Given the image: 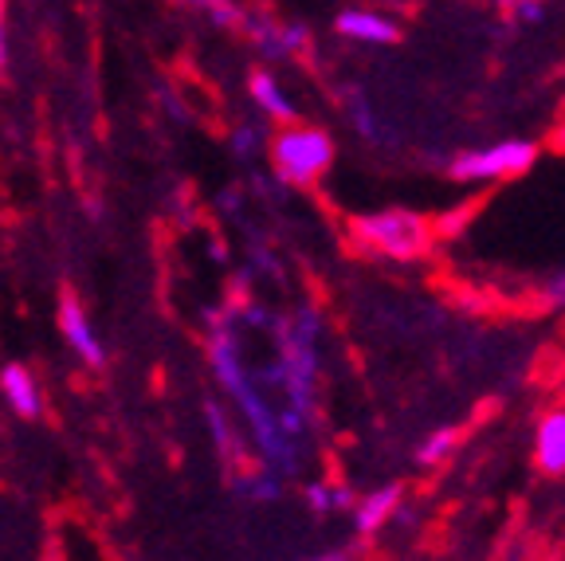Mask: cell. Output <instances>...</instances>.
<instances>
[{
	"label": "cell",
	"instance_id": "16",
	"mask_svg": "<svg viewBox=\"0 0 565 561\" xmlns=\"http://www.w3.org/2000/svg\"><path fill=\"white\" fill-rule=\"evenodd\" d=\"M256 134H259V130H247V126H244V130H236V138H232V146H236L239 158H247V154H252V149L259 146Z\"/></svg>",
	"mask_w": 565,
	"mask_h": 561
},
{
	"label": "cell",
	"instance_id": "18",
	"mask_svg": "<svg viewBox=\"0 0 565 561\" xmlns=\"http://www.w3.org/2000/svg\"><path fill=\"white\" fill-rule=\"evenodd\" d=\"M550 149H557V154H565V118L554 126V134H550Z\"/></svg>",
	"mask_w": 565,
	"mask_h": 561
},
{
	"label": "cell",
	"instance_id": "9",
	"mask_svg": "<svg viewBox=\"0 0 565 561\" xmlns=\"http://www.w3.org/2000/svg\"><path fill=\"white\" fill-rule=\"evenodd\" d=\"M0 389H4V396H9L12 413L17 416H24V421L40 416V389H35V378L24 366H4V373H0Z\"/></svg>",
	"mask_w": 565,
	"mask_h": 561
},
{
	"label": "cell",
	"instance_id": "1",
	"mask_svg": "<svg viewBox=\"0 0 565 561\" xmlns=\"http://www.w3.org/2000/svg\"><path fill=\"white\" fill-rule=\"evenodd\" d=\"M209 358H212V369H216V381L224 385V393L239 404V413H244L247 424H252V436H256V447H259V456H264V464L275 467L279 475L299 472V447H295V440L282 432L279 413L267 404V396H264V389L256 385V378L247 373L244 358H239L236 322H232L228 315L212 318Z\"/></svg>",
	"mask_w": 565,
	"mask_h": 561
},
{
	"label": "cell",
	"instance_id": "12",
	"mask_svg": "<svg viewBox=\"0 0 565 561\" xmlns=\"http://www.w3.org/2000/svg\"><path fill=\"white\" fill-rule=\"evenodd\" d=\"M456 432H436V436H428L424 440V447L416 452V459H420L424 467H433V464H440L444 456H448L451 447H456Z\"/></svg>",
	"mask_w": 565,
	"mask_h": 561
},
{
	"label": "cell",
	"instance_id": "6",
	"mask_svg": "<svg viewBox=\"0 0 565 561\" xmlns=\"http://www.w3.org/2000/svg\"><path fill=\"white\" fill-rule=\"evenodd\" d=\"M338 35L345 40H358V44H401V28L393 24L388 17L370 9H350L334 20Z\"/></svg>",
	"mask_w": 565,
	"mask_h": 561
},
{
	"label": "cell",
	"instance_id": "14",
	"mask_svg": "<svg viewBox=\"0 0 565 561\" xmlns=\"http://www.w3.org/2000/svg\"><path fill=\"white\" fill-rule=\"evenodd\" d=\"M307 502L315 515H330V510H334V487H327V483H310Z\"/></svg>",
	"mask_w": 565,
	"mask_h": 561
},
{
	"label": "cell",
	"instance_id": "10",
	"mask_svg": "<svg viewBox=\"0 0 565 561\" xmlns=\"http://www.w3.org/2000/svg\"><path fill=\"white\" fill-rule=\"evenodd\" d=\"M247 87H252V98L259 103V110H264V115H271L275 123H295V106H291V98L282 95V87L275 83V75L256 71Z\"/></svg>",
	"mask_w": 565,
	"mask_h": 561
},
{
	"label": "cell",
	"instance_id": "2",
	"mask_svg": "<svg viewBox=\"0 0 565 561\" xmlns=\"http://www.w3.org/2000/svg\"><path fill=\"white\" fill-rule=\"evenodd\" d=\"M271 166L279 181L295 184V189H310L334 166V141L327 130L287 123V130L271 138Z\"/></svg>",
	"mask_w": 565,
	"mask_h": 561
},
{
	"label": "cell",
	"instance_id": "5",
	"mask_svg": "<svg viewBox=\"0 0 565 561\" xmlns=\"http://www.w3.org/2000/svg\"><path fill=\"white\" fill-rule=\"evenodd\" d=\"M60 330L71 342V350L79 353L87 366H95V369L103 366V346H98V338H95V330H90L87 315H83L75 290H67V287H63V295H60Z\"/></svg>",
	"mask_w": 565,
	"mask_h": 561
},
{
	"label": "cell",
	"instance_id": "17",
	"mask_svg": "<svg viewBox=\"0 0 565 561\" xmlns=\"http://www.w3.org/2000/svg\"><path fill=\"white\" fill-rule=\"evenodd\" d=\"M514 17H519V20H539L542 4H539V0H519V4H514Z\"/></svg>",
	"mask_w": 565,
	"mask_h": 561
},
{
	"label": "cell",
	"instance_id": "15",
	"mask_svg": "<svg viewBox=\"0 0 565 561\" xmlns=\"http://www.w3.org/2000/svg\"><path fill=\"white\" fill-rule=\"evenodd\" d=\"M9 0H0V75L9 71Z\"/></svg>",
	"mask_w": 565,
	"mask_h": 561
},
{
	"label": "cell",
	"instance_id": "7",
	"mask_svg": "<svg viewBox=\"0 0 565 561\" xmlns=\"http://www.w3.org/2000/svg\"><path fill=\"white\" fill-rule=\"evenodd\" d=\"M397 510H401V487H381V491L365 495L362 502H353V527H358L362 538H373Z\"/></svg>",
	"mask_w": 565,
	"mask_h": 561
},
{
	"label": "cell",
	"instance_id": "3",
	"mask_svg": "<svg viewBox=\"0 0 565 561\" xmlns=\"http://www.w3.org/2000/svg\"><path fill=\"white\" fill-rule=\"evenodd\" d=\"M350 232L365 252L385 255V260H420V255L433 247V229H428V220L416 216V212H401V209L353 220Z\"/></svg>",
	"mask_w": 565,
	"mask_h": 561
},
{
	"label": "cell",
	"instance_id": "4",
	"mask_svg": "<svg viewBox=\"0 0 565 561\" xmlns=\"http://www.w3.org/2000/svg\"><path fill=\"white\" fill-rule=\"evenodd\" d=\"M534 158H539V149L530 141H503V146L476 149V154H459L448 173L456 181H503V177L526 173Z\"/></svg>",
	"mask_w": 565,
	"mask_h": 561
},
{
	"label": "cell",
	"instance_id": "8",
	"mask_svg": "<svg viewBox=\"0 0 565 561\" xmlns=\"http://www.w3.org/2000/svg\"><path fill=\"white\" fill-rule=\"evenodd\" d=\"M542 475H565V409L550 413L539 424V447H534Z\"/></svg>",
	"mask_w": 565,
	"mask_h": 561
},
{
	"label": "cell",
	"instance_id": "11",
	"mask_svg": "<svg viewBox=\"0 0 565 561\" xmlns=\"http://www.w3.org/2000/svg\"><path fill=\"white\" fill-rule=\"evenodd\" d=\"M204 416H209L212 440H216V447H221L224 467H228V475H232V472H236V464H239V440H236V432H232L228 416H224V409L216 401L204 404Z\"/></svg>",
	"mask_w": 565,
	"mask_h": 561
},
{
	"label": "cell",
	"instance_id": "13",
	"mask_svg": "<svg viewBox=\"0 0 565 561\" xmlns=\"http://www.w3.org/2000/svg\"><path fill=\"white\" fill-rule=\"evenodd\" d=\"M350 118H353V130L362 134V138H370V141L381 138V118L370 110V103L353 98V103H350Z\"/></svg>",
	"mask_w": 565,
	"mask_h": 561
}]
</instances>
